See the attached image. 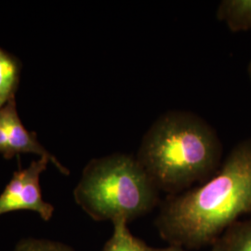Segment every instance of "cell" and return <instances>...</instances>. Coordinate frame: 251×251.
Instances as JSON below:
<instances>
[{"instance_id": "cell-5", "label": "cell", "mask_w": 251, "mask_h": 251, "mask_svg": "<svg viewBox=\"0 0 251 251\" xmlns=\"http://www.w3.org/2000/svg\"><path fill=\"white\" fill-rule=\"evenodd\" d=\"M35 153L39 157H48L63 175L70 171L61 164L52 153L48 152L36 139V132L28 131L19 117L15 98L0 108V153L10 159L20 153Z\"/></svg>"}, {"instance_id": "cell-11", "label": "cell", "mask_w": 251, "mask_h": 251, "mask_svg": "<svg viewBox=\"0 0 251 251\" xmlns=\"http://www.w3.org/2000/svg\"><path fill=\"white\" fill-rule=\"evenodd\" d=\"M145 251H188L186 249L176 246V245H171L170 247L167 248H152V247H148L146 246Z\"/></svg>"}, {"instance_id": "cell-2", "label": "cell", "mask_w": 251, "mask_h": 251, "mask_svg": "<svg viewBox=\"0 0 251 251\" xmlns=\"http://www.w3.org/2000/svg\"><path fill=\"white\" fill-rule=\"evenodd\" d=\"M223 144L212 126L185 110H170L144 135L137 160L159 191L182 193L220 169Z\"/></svg>"}, {"instance_id": "cell-9", "label": "cell", "mask_w": 251, "mask_h": 251, "mask_svg": "<svg viewBox=\"0 0 251 251\" xmlns=\"http://www.w3.org/2000/svg\"><path fill=\"white\" fill-rule=\"evenodd\" d=\"M219 240L225 251H251V219L235 223Z\"/></svg>"}, {"instance_id": "cell-10", "label": "cell", "mask_w": 251, "mask_h": 251, "mask_svg": "<svg viewBox=\"0 0 251 251\" xmlns=\"http://www.w3.org/2000/svg\"><path fill=\"white\" fill-rule=\"evenodd\" d=\"M12 251H74L63 243L40 238H25L16 244Z\"/></svg>"}, {"instance_id": "cell-13", "label": "cell", "mask_w": 251, "mask_h": 251, "mask_svg": "<svg viewBox=\"0 0 251 251\" xmlns=\"http://www.w3.org/2000/svg\"><path fill=\"white\" fill-rule=\"evenodd\" d=\"M248 73H249V75H250V78L251 80V62L250 63V65H249V68H248Z\"/></svg>"}, {"instance_id": "cell-8", "label": "cell", "mask_w": 251, "mask_h": 251, "mask_svg": "<svg viewBox=\"0 0 251 251\" xmlns=\"http://www.w3.org/2000/svg\"><path fill=\"white\" fill-rule=\"evenodd\" d=\"M127 225L124 221L113 224V233L101 251H145L146 245L130 233Z\"/></svg>"}, {"instance_id": "cell-1", "label": "cell", "mask_w": 251, "mask_h": 251, "mask_svg": "<svg viewBox=\"0 0 251 251\" xmlns=\"http://www.w3.org/2000/svg\"><path fill=\"white\" fill-rule=\"evenodd\" d=\"M251 211V138L236 144L215 174L196 188L172 195L157 227L171 245L198 249L214 243Z\"/></svg>"}, {"instance_id": "cell-6", "label": "cell", "mask_w": 251, "mask_h": 251, "mask_svg": "<svg viewBox=\"0 0 251 251\" xmlns=\"http://www.w3.org/2000/svg\"><path fill=\"white\" fill-rule=\"evenodd\" d=\"M217 19L233 32L251 30V0H225L217 9Z\"/></svg>"}, {"instance_id": "cell-3", "label": "cell", "mask_w": 251, "mask_h": 251, "mask_svg": "<svg viewBox=\"0 0 251 251\" xmlns=\"http://www.w3.org/2000/svg\"><path fill=\"white\" fill-rule=\"evenodd\" d=\"M158 193L136 157L116 152L86 165L74 198L95 222L128 224L152 210Z\"/></svg>"}, {"instance_id": "cell-4", "label": "cell", "mask_w": 251, "mask_h": 251, "mask_svg": "<svg viewBox=\"0 0 251 251\" xmlns=\"http://www.w3.org/2000/svg\"><path fill=\"white\" fill-rule=\"evenodd\" d=\"M50 162L48 157H39L25 169L13 173L0 195V216L17 210H31L46 222L52 218L53 206L44 201L39 182L40 175L47 170Z\"/></svg>"}, {"instance_id": "cell-7", "label": "cell", "mask_w": 251, "mask_h": 251, "mask_svg": "<svg viewBox=\"0 0 251 251\" xmlns=\"http://www.w3.org/2000/svg\"><path fill=\"white\" fill-rule=\"evenodd\" d=\"M21 73V63L16 57L0 48V108L15 98Z\"/></svg>"}, {"instance_id": "cell-12", "label": "cell", "mask_w": 251, "mask_h": 251, "mask_svg": "<svg viewBox=\"0 0 251 251\" xmlns=\"http://www.w3.org/2000/svg\"><path fill=\"white\" fill-rule=\"evenodd\" d=\"M210 251H225L219 239L213 244V247H212V249H211Z\"/></svg>"}]
</instances>
